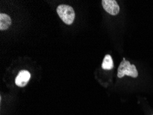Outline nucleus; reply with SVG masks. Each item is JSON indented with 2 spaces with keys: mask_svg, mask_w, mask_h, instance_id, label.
<instances>
[{
  "mask_svg": "<svg viewBox=\"0 0 153 115\" xmlns=\"http://www.w3.org/2000/svg\"><path fill=\"white\" fill-rule=\"evenodd\" d=\"M125 75L132 77L133 78H136L138 76V72L135 65L134 64H131L126 59H123L122 62L120 63V66L117 70V77L119 78H122Z\"/></svg>",
  "mask_w": 153,
  "mask_h": 115,
  "instance_id": "1",
  "label": "nucleus"
},
{
  "mask_svg": "<svg viewBox=\"0 0 153 115\" xmlns=\"http://www.w3.org/2000/svg\"><path fill=\"white\" fill-rule=\"evenodd\" d=\"M30 79V73L27 70H22L16 77L15 83L19 87H24Z\"/></svg>",
  "mask_w": 153,
  "mask_h": 115,
  "instance_id": "4",
  "label": "nucleus"
},
{
  "mask_svg": "<svg viewBox=\"0 0 153 115\" xmlns=\"http://www.w3.org/2000/svg\"><path fill=\"white\" fill-rule=\"evenodd\" d=\"M113 67H114V64H113L112 57L109 55H106L103 59L102 68L104 70H111L113 68Z\"/></svg>",
  "mask_w": 153,
  "mask_h": 115,
  "instance_id": "6",
  "label": "nucleus"
},
{
  "mask_svg": "<svg viewBox=\"0 0 153 115\" xmlns=\"http://www.w3.org/2000/svg\"><path fill=\"white\" fill-rule=\"evenodd\" d=\"M102 4L104 10L110 15H116L119 13L120 6L115 0H103Z\"/></svg>",
  "mask_w": 153,
  "mask_h": 115,
  "instance_id": "3",
  "label": "nucleus"
},
{
  "mask_svg": "<svg viewBox=\"0 0 153 115\" xmlns=\"http://www.w3.org/2000/svg\"><path fill=\"white\" fill-rule=\"evenodd\" d=\"M11 25V19L8 15L4 13L0 14V30L8 29Z\"/></svg>",
  "mask_w": 153,
  "mask_h": 115,
  "instance_id": "5",
  "label": "nucleus"
},
{
  "mask_svg": "<svg viewBox=\"0 0 153 115\" xmlns=\"http://www.w3.org/2000/svg\"><path fill=\"white\" fill-rule=\"evenodd\" d=\"M56 11L62 22L65 23L66 24L70 25L74 22V18H75V13L71 6L62 4L58 6Z\"/></svg>",
  "mask_w": 153,
  "mask_h": 115,
  "instance_id": "2",
  "label": "nucleus"
}]
</instances>
